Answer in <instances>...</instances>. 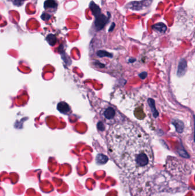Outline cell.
<instances>
[{
    "mask_svg": "<svg viewBox=\"0 0 195 196\" xmlns=\"http://www.w3.org/2000/svg\"><path fill=\"white\" fill-rule=\"evenodd\" d=\"M109 151L124 172L133 176L146 173L154 156L148 135L130 122L117 123L107 135Z\"/></svg>",
    "mask_w": 195,
    "mask_h": 196,
    "instance_id": "cell-1",
    "label": "cell"
},
{
    "mask_svg": "<svg viewBox=\"0 0 195 196\" xmlns=\"http://www.w3.org/2000/svg\"><path fill=\"white\" fill-rule=\"evenodd\" d=\"M130 184V189L132 196H150L152 191V179L149 176L142 175L135 176Z\"/></svg>",
    "mask_w": 195,
    "mask_h": 196,
    "instance_id": "cell-2",
    "label": "cell"
},
{
    "mask_svg": "<svg viewBox=\"0 0 195 196\" xmlns=\"http://www.w3.org/2000/svg\"><path fill=\"white\" fill-rule=\"evenodd\" d=\"M152 0H142L140 1H132L126 5L127 9L133 11H140L148 8L151 4Z\"/></svg>",
    "mask_w": 195,
    "mask_h": 196,
    "instance_id": "cell-3",
    "label": "cell"
},
{
    "mask_svg": "<svg viewBox=\"0 0 195 196\" xmlns=\"http://www.w3.org/2000/svg\"><path fill=\"white\" fill-rule=\"evenodd\" d=\"M109 18H110V16L109 17L108 16L107 17L104 14L101 13L98 16H96L94 21V25L96 28L98 29V30H100L103 29L104 27L105 26V25L109 21Z\"/></svg>",
    "mask_w": 195,
    "mask_h": 196,
    "instance_id": "cell-4",
    "label": "cell"
},
{
    "mask_svg": "<svg viewBox=\"0 0 195 196\" xmlns=\"http://www.w3.org/2000/svg\"><path fill=\"white\" fill-rule=\"evenodd\" d=\"M44 8L48 11H56L57 8L58 3L56 0H46L44 2Z\"/></svg>",
    "mask_w": 195,
    "mask_h": 196,
    "instance_id": "cell-5",
    "label": "cell"
},
{
    "mask_svg": "<svg viewBox=\"0 0 195 196\" xmlns=\"http://www.w3.org/2000/svg\"><path fill=\"white\" fill-rule=\"evenodd\" d=\"M58 111L63 114H68L70 111V108L66 102H61L58 103L57 106Z\"/></svg>",
    "mask_w": 195,
    "mask_h": 196,
    "instance_id": "cell-6",
    "label": "cell"
},
{
    "mask_svg": "<svg viewBox=\"0 0 195 196\" xmlns=\"http://www.w3.org/2000/svg\"><path fill=\"white\" fill-rule=\"evenodd\" d=\"M89 8L92 11L93 14L95 16V17L101 13V9L100 8V7L93 1L90 3Z\"/></svg>",
    "mask_w": 195,
    "mask_h": 196,
    "instance_id": "cell-7",
    "label": "cell"
},
{
    "mask_svg": "<svg viewBox=\"0 0 195 196\" xmlns=\"http://www.w3.org/2000/svg\"><path fill=\"white\" fill-rule=\"evenodd\" d=\"M152 28L156 31H157L160 33H164L167 29L166 25L162 23L155 24L153 25H152Z\"/></svg>",
    "mask_w": 195,
    "mask_h": 196,
    "instance_id": "cell-8",
    "label": "cell"
},
{
    "mask_svg": "<svg viewBox=\"0 0 195 196\" xmlns=\"http://www.w3.org/2000/svg\"><path fill=\"white\" fill-rule=\"evenodd\" d=\"M115 111L112 108H108L104 112V115L107 119H112L115 115Z\"/></svg>",
    "mask_w": 195,
    "mask_h": 196,
    "instance_id": "cell-9",
    "label": "cell"
},
{
    "mask_svg": "<svg viewBox=\"0 0 195 196\" xmlns=\"http://www.w3.org/2000/svg\"><path fill=\"white\" fill-rule=\"evenodd\" d=\"M46 40L51 46H53L56 43V37L54 35L50 34L46 37Z\"/></svg>",
    "mask_w": 195,
    "mask_h": 196,
    "instance_id": "cell-10",
    "label": "cell"
},
{
    "mask_svg": "<svg viewBox=\"0 0 195 196\" xmlns=\"http://www.w3.org/2000/svg\"><path fill=\"white\" fill-rule=\"evenodd\" d=\"M96 160L98 163H105L108 161V158L106 156L102 154H99L97 156Z\"/></svg>",
    "mask_w": 195,
    "mask_h": 196,
    "instance_id": "cell-11",
    "label": "cell"
},
{
    "mask_svg": "<svg viewBox=\"0 0 195 196\" xmlns=\"http://www.w3.org/2000/svg\"><path fill=\"white\" fill-rule=\"evenodd\" d=\"M115 23L112 24V25H111V26H110V28H109V32H110V31H112V30H113V29H114V28H115Z\"/></svg>",
    "mask_w": 195,
    "mask_h": 196,
    "instance_id": "cell-12",
    "label": "cell"
}]
</instances>
